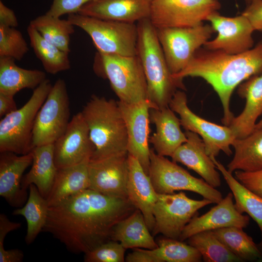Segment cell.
Returning a JSON list of instances; mask_svg holds the SVG:
<instances>
[{
  "instance_id": "obj_1",
  "label": "cell",
  "mask_w": 262,
  "mask_h": 262,
  "mask_svg": "<svg viewBox=\"0 0 262 262\" xmlns=\"http://www.w3.org/2000/svg\"><path fill=\"white\" fill-rule=\"evenodd\" d=\"M136 209L128 198L87 189L49 207L42 231L72 253L85 254L111 240L115 225Z\"/></svg>"
},
{
  "instance_id": "obj_2",
  "label": "cell",
  "mask_w": 262,
  "mask_h": 262,
  "mask_svg": "<svg viewBox=\"0 0 262 262\" xmlns=\"http://www.w3.org/2000/svg\"><path fill=\"white\" fill-rule=\"evenodd\" d=\"M262 74V40L244 52L230 54L221 50L199 49L187 66L173 77H199L217 94L223 110L222 122L229 126L234 115L230 98L235 88L249 78Z\"/></svg>"
},
{
  "instance_id": "obj_3",
  "label": "cell",
  "mask_w": 262,
  "mask_h": 262,
  "mask_svg": "<svg viewBox=\"0 0 262 262\" xmlns=\"http://www.w3.org/2000/svg\"><path fill=\"white\" fill-rule=\"evenodd\" d=\"M136 55L142 63L147 87L151 108L169 107L178 88L184 90L182 81L175 79L167 64L156 28L149 18L137 23Z\"/></svg>"
},
{
  "instance_id": "obj_4",
  "label": "cell",
  "mask_w": 262,
  "mask_h": 262,
  "mask_svg": "<svg viewBox=\"0 0 262 262\" xmlns=\"http://www.w3.org/2000/svg\"><path fill=\"white\" fill-rule=\"evenodd\" d=\"M81 113L95 146L91 160L128 152L127 128L118 101L93 95Z\"/></svg>"
},
{
  "instance_id": "obj_5",
  "label": "cell",
  "mask_w": 262,
  "mask_h": 262,
  "mask_svg": "<svg viewBox=\"0 0 262 262\" xmlns=\"http://www.w3.org/2000/svg\"><path fill=\"white\" fill-rule=\"evenodd\" d=\"M93 68L98 76L109 80L119 101L131 103L147 99V81L137 55L127 56L98 51Z\"/></svg>"
},
{
  "instance_id": "obj_6",
  "label": "cell",
  "mask_w": 262,
  "mask_h": 262,
  "mask_svg": "<svg viewBox=\"0 0 262 262\" xmlns=\"http://www.w3.org/2000/svg\"><path fill=\"white\" fill-rule=\"evenodd\" d=\"M52 86L47 79L33 89L31 98L22 107L0 119V153L11 152L23 155L31 151L35 118Z\"/></svg>"
},
{
  "instance_id": "obj_7",
  "label": "cell",
  "mask_w": 262,
  "mask_h": 262,
  "mask_svg": "<svg viewBox=\"0 0 262 262\" xmlns=\"http://www.w3.org/2000/svg\"><path fill=\"white\" fill-rule=\"evenodd\" d=\"M67 19L89 35L98 52L136 55L137 24L101 19L78 13L68 15Z\"/></svg>"
},
{
  "instance_id": "obj_8",
  "label": "cell",
  "mask_w": 262,
  "mask_h": 262,
  "mask_svg": "<svg viewBox=\"0 0 262 262\" xmlns=\"http://www.w3.org/2000/svg\"><path fill=\"white\" fill-rule=\"evenodd\" d=\"M148 176L158 194L191 191L216 204L223 198L221 193L203 179L194 177L177 163L158 155L152 148L150 150Z\"/></svg>"
},
{
  "instance_id": "obj_9",
  "label": "cell",
  "mask_w": 262,
  "mask_h": 262,
  "mask_svg": "<svg viewBox=\"0 0 262 262\" xmlns=\"http://www.w3.org/2000/svg\"><path fill=\"white\" fill-rule=\"evenodd\" d=\"M69 117L66 83L64 80L58 79L37 114L32 133V147L54 144L66 130Z\"/></svg>"
},
{
  "instance_id": "obj_10",
  "label": "cell",
  "mask_w": 262,
  "mask_h": 262,
  "mask_svg": "<svg viewBox=\"0 0 262 262\" xmlns=\"http://www.w3.org/2000/svg\"><path fill=\"white\" fill-rule=\"evenodd\" d=\"M156 31L173 75L187 66L195 52L215 33L211 25L203 23L193 27L156 28Z\"/></svg>"
},
{
  "instance_id": "obj_11",
  "label": "cell",
  "mask_w": 262,
  "mask_h": 262,
  "mask_svg": "<svg viewBox=\"0 0 262 262\" xmlns=\"http://www.w3.org/2000/svg\"><path fill=\"white\" fill-rule=\"evenodd\" d=\"M213 202L207 199L195 200L185 193L158 194L153 213L155 218L153 235L179 239L186 225L197 212Z\"/></svg>"
},
{
  "instance_id": "obj_12",
  "label": "cell",
  "mask_w": 262,
  "mask_h": 262,
  "mask_svg": "<svg viewBox=\"0 0 262 262\" xmlns=\"http://www.w3.org/2000/svg\"><path fill=\"white\" fill-rule=\"evenodd\" d=\"M169 107L179 115L181 126L185 131L201 137L209 156L216 157L221 151L231 155L230 147L236 137L229 126L218 125L195 114L187 105L186 94L180 90L176 92Z\"/></svg>"
},
{
  "instance_id": "obj_13",
  "label": "cell",
  "mask_w": 262,
  "mask_h": 262,
  "mask_svg": "<svg viewBox=\"0 0 262 262\" xmlns=\"http://www.w3.org/2000/svg\"><path fill=\"white\" fill-rule=\"evenodd\" d=\"M220 7L217 0H153L149 18L156 28L193 27Z\"/></svg>"
},
{
  "instance_id": "obj_14",
  "label": "cell",
  "mask_w": 262,
  "mask_h": 262,
  "mask_svg": "<svg viewBox=\"0 0 262 262\" xmlns=\"http://www.w3.org/2000/svg\"><path fill=\"white\" fill-rule=\"evenodd\" d=\"M87 125L80 112L70 120L63 134L54 143L58 169L88 162L95 151Z\"/></svg>"
},
{
  "instance_id": "obj_15",
  "label": "cell",
  "mask_w": 262,
  "mask_h": 262,
  "mask_svg": "<svg viewBox=\"0 0 262 262\" xmlns=\"http://www.w3.org/2000/svg\"><path fill=\"white\" fill-rule=\"evenodd\" d=\"M207 20L211 22L217 35L204 45L206 49L235 54L253 47L252 34L254 30L248 19L243 15L228 17L216 12L211 15Z\"/></svg>"
},
{
  "instance_id": "obj_16",
  "label": "cell",
  "mask_w": 262,
  "mask_h": 262,
  "mask_svg": "<svg viewBox=\"0 0 262 262\" xmlns=\"http://www.w3.org/2000/svg\"><path fill=\"white\" fill-rule=\"evenodd\" d=\"M128 155L125 152L90 160L89 189L108 196L128 198Z\"/></svg>"
},
{
  "instance_id": "obj_17",
  "label": "cell",
  "mask_w": 262,
  "mask_h": 262,
  "mask_svg": "<svg viewBox=\"0 0 262 262\" xmlns=\"http://www.w3.org/2000/svg\"><path fill=\"white\" fill-rule=\"evenodd\" d=\"M118 103L127 128L128 153L138 160L148 175L150 150L148 145L150 104L147 99L131 103L119 100Z\"/></svg>"
},
{
  "instance_id": "obj_18",
  "label": "cell",
  "mask_w": 262,
  "mask_h": 262,
  "mask_svg": "<svg viewBox=\"0 0 262 262\" xmlns=\"http://www.w3.org/2000/svg\"><path fill=\"white\" fill-rule=\"evenodd\" d=\"M233 197L232 193H229L208 212L199 216L196 214L185 227L179 240L183 241L206 230L230 227L246 228L249 224V217L237 211Z\"/></svg>"
},
{
  "instance_id": "obj_19",
  "label": "cell",
  "mask_w": 262,
  "mask_h": 262,
  "mask_svg": "<svg viewBox=\"0 0 262 262\" xmlns=\"http://www.w3.org/2000/svg\"><path fill=\"white\" fill-rule=\"evenodd\" d=\"M153 0H93L78 14L104 20L133 23L149 18Z\"/></svg>"
},
{
  "instance_id": "obj_20",
  "label": "cell",
  "mask_w": 262,
  "mask_h": 262,
  "mask_svg": "<svg viewBox=\"0 0 262 262\" xmlns=\"http://www.w3.org/2000/svg\"><path fill=\"white\" fill-rule=\"evenodd\" d=\"M31 152L19 155L11 152L0 155V196L12 207L20 208L27 200V191L21 186L22 176L32 164Z\"/></svg>"
},
{
  "instance_id": "obj_21",
  "label": "cell",
  "mask_w": 262,
  "mask_h": 262,
  "mask_svg": "<svg viewBox=\"0 0 262 262\" xmlns=\"http://www.w3.org/2000/svg\"><path fill=\"white\" fill-rule=\"evenodd\" d=\"M128 175L127 182L128 198L137 209L141 211L147 225L152 231L155 226L153 210L157 200L150 177L144 170L138 160L128 154Z\"/></svg>"
},
{
  "instance_id": "obj_22",
  "label": "cell",
  "mask_w": 262,
  "mask_h": 262,
  "mask_svg": "<svg viewBox=\"0 0 262 262\" xmlns=\"http://www.w3.org/2000/svg\"><path fill=\"white\" fill-rule=\"evenodd\" d=\"M185 134L187 140L171 156L172 161L180 163L194 170L212 187H219L221 184L219 173L207 154L202 139L190 131H185Z\"/></svg>"
},
{
  "instance_id": "obj_23",
  "label": "cell",
  "mask_w": 262,
  "mask_h": 262,
  "mask_svg": "<svg viewBox=\"0 0 262 262\" xmlns=\"http://www.w3.org/2000/svg\"><path fill=\"white\" fill-rule=\"evenodd\" d=\"M149 120L155 125L156 131L149 142L158 155L171 157L176 150L187 141L185 132L180 128V119L169 107L150 108Z\"/></svg>"
},
{
  "instance_id": "obj_24",
  "label": "cell",
  "mask_w": 262,
  "mask_h": 262,
  "mask_svg": "<svg viewBox=\"0 0 262 262\" xmlns=\"http://www.w3.org/2000/svg\"><path fill=\"white\" fill-rule=\"evenodd\" d=\"M238 93L246 99L245 106L240 115L234 116L229 126L236 138H242L254 131L257 120L262 114V74L241 83Z\"/></svg>"
},
{
  "instance_id": "obj_25",
  "label": "cell",
  "mask_w": 262,
  "mask_h": 262,
  "mask_svg": "<svg viewBox=\"0 0 262 262\" xmlns=\"http://www.w3.org/2000/svg\"><path fill=\"white\" fill-rule=\"evenodd\" d=\"M32 166L23 178L21 186L27 191L31 184L36 186L41 195L48 196L58 170L54 155V144L35 147L31 150Z\"/></svg>"
},
{
  "instance_id": "obj_26",
  "label": "cell",
  "mask_w": 262,
  "mask_h": 262,
  "mask_svg": "<svg viewBox=\"0 0 262 262\" xmlns=\"http://www.w3.org/2000/svg\"><path fill=\"white\" fill-rule=\"evenodd\" d=\"M149 231L143 214L136 209L115 225L111 240L119 242L126 249H154L158 245Z\"/></svg>"
},
{
  "instance_id": "obj_27",
  "label": "cell",
  "mask_w": 262,
  "mask_h": 262,
  "mask_svg": "<svg viewBox=\"0 0 262 262\" xmlns=\"http://www.w3.org/2000/svg\"><path fill=\"white\" fill-rule=\"evenodd\" d=\"M89 162L58 169L53 185L46 198L49 207L89 189Z\"/></svg>"
},
{
  "instance_id": "obj_28",
  "label": "cell",
  "mask_w": 262,
  "mask_h": 262,
  "mask_svg": "<svg viewBox=\"0 0 262 262\" xmlns=\"http://www.w3.org/2000/svg\"><path fill=\"white\" fill-rule=\"evenodd\" d=\"M15 61L0 57V93L14 96L23 89H34L47 79L44 71L23 68Z\"/></svg>"
},
{
  "instance_id": "obj_29",
  "label": "cell",
  "mask_w": 262,
  "mask_h": 262,
  "mask_svg": "<svg viewBox=\"0 0 262 262\" xmlns=\"http://www.w3.org/2000/svg\"><path fill=\"white\" fill-rule=\"evenodd\" d=\"M232 146L234 154L227 165L230 173L254 172L262 168V128L255 129L244 138H236Z\"/></svg>"
},
{
  "instance_id": "obj_30",
  "label": "cell",
  "mask_w": 262,
  "mask_h": 262,
  "mask_svg": "<svg viewBox=\"0 0 262 262\" xmlns=\"http://www.w3.org/2000/svg\"><path fill=\"white\" fill-rule=\"evenodd\" d=\"M211 158L231 191L236 209L241 213L248 214L257 224L262 237L259 246L262 250V197L239 182L215 157Z\"/></svg>"
},
{
  "instance_id": "obj_31",
  "label": "cell",
  "mask_w": 262,
  "mask_h": 262,
  "mask_svg": "<svg viewBox=\"0 0 262 262\" xmlns=\"http://www.w3.org/2000/svg\"><path fill=\"white\" fill-rule=\"evenodd\" d=\"M29 195L24 206L13 212L15 215L23 216L27 223V230L25 241L30 245L42 231L46 223L49 206L47 199L40 193L36 186L31 184L29 187Z\"/></svg>"
},
{
  "instance_id": "obj_32",
  "label": "cell",
  "mask_w": 262,
  "mask_h": 262,
  "mask_svg": "<svg viewBox=\"0 0 262 262\" xmlns=\"http://www.w3.org/2000/svg\"><path fill=\"white\" fill-rule=\"evenodd\" d=\"M27 33L31 46L47 73L54 75L70 69L68 52L61 50L46 40L30 24L27 28Z\"/></svg>"
},
{
  "instance_id": "obj_33",
  "label": "cell",
  "mask_w": 262,
  "mask_h": 262,
  "mask_svg": "<svg viewBox=\"0 0 262 262\" xmlns=\"http://www.w3.org/2000/svg\"><path fill=\"white\" fill-rule=\"evenodd\" d=\"M216 236L242 262L262 260V250L243 228L230 227L213 230Z\"/></svg>"
},
{
  "instance_id": "obj_34",
  "label": "cell",
  "mask_w": 262,
  "mask_h": 262,
  "mask_svg": "<svg viewBox=\"0 0 262 262\" xmlns=\"http://www.w3.org/2000/svg\"><path fill=\"white\" fill-rule=\"evenodd\" d=\"M29 24L46 40L64 51L70 52V38L74 33V26L67 19L46 13L31 20Z\"/></svg>"
},
{
  "instance_id": "obj_35",
  "label": "cell",
  "mask_w": 262,
  "mask_h": 262,
  "mask_svg": "<svg viewBox=\"0 0 262 262\" xmlns=\"http://www.w3.org/2000/svg\"><path fill=\"white\" fill-rule=\"evenodd\" d=\"M205 262H237L241 259L232 253L216 236L213 230L197 233L188 239Z\"/></svg>"
},
{
  "instance_id": "obj_36",
  "label": "cell",
  "mask_w": 262,
  "mask_h": 262,
  "mask_svg": "<svg viewBox=\"0 0 262 262\" xmlns=\"http://www.w3.org/2000/svg\"><path fill=\"white\" fill-rule=\"evenodd\" d=\"M158 247L148 249L157 262H199L202 257L198 250L179 239L163 238L157 243Z\"/></svg>"
},
{
  "instance_id": "obj_37",
  "label": "cell",
  "mask_w": 262,
  "mask_h": 262,
  "mask_svg": "<svg viewBox=\"0 0 262 262\" xmlns=\"http://www.w3.org/2000/svg\"><path fill=\"white\" fill-rule=\"evenodd\" d=\"M28 44L15 28L0 26V57L21 60L28 52Z\"/></svg>"
},
{
  "instance_id": "obj_38",
  "label": "cell",
  "mask_w": 262,
  "mask_h": 262,
  "mask_svg": "<svg viewBox=\"0 0 262 262\" xmlns=\"http://www.w3.org/2000/svg\"><path fill=\"white\" fill-rule=\"evenodd\" d=\"M125 248L117 241L110 240L84 254L85 262H123Z\"/></svg>"
},
{
  "instance_id": "obj_39",
  "label": "cell",
  "mask_w": 262,
  "mask_h": 262,
  "mask_svg": "<svg viewBox=\"0 0 262 262\" xmlns=\"http://www.w3.org/2000/svg\"><path fill=\"white\" fill-rule=\"evenodd\" d=\"M93 0H52L49 9L46 13L60 17L66 14L78 13L85 4Z\"/></svg>"
},
{
  "instance_id": "obj_40",
  "label": "cell",
  "mask_w": 262,
  "mask_h": 262,
  "mask_svg": "<svg viewBox=\"0 0 262 262\" xmlns=\"http://www.w3.org/2000/svg\"><path fill=\"white\" fill-rule=\"evenodd\" d=\"M234 177L246 188L262 197V168L254 172H234Z\"/></svg>"
},
{
  "instance_id": "obj_41",
  "label": "cell",
  "mask_w": 262,
  "mask_h": 262,
  "mask_svg": "<svg viewBox=\"0 0 262 262\" xmlns=\"http://www.w3.org/2000/svg\"><path fill=\"white\" fill-rule=\"evenodd\" d=\"M242 14L248 19L254 31L262 33V0H252Z\"/></svg>"
},
{
  "instance_id": "obj_42",
  "label": "cell",
  "mask_w": 262,
  "mask_h": 262,
  "mask_svg": "<svg viewBox=\"0 0 262 262\" xmlns=\"http://www.w3.org/2000/svg\"><path fill=\"white\" fill-rule=\"evenodd\" d=\"M21 225L20 223L11 221L5 214H0V251L4 249L3 243L7 234L18 229Z\"/></svg>"
},
{
  "instance_id": "obj_43",
  "label": "cell",
  "mask_w": 262,
  "mask_h": 262,
  "mask_svg": "<svg viewBox=\"0 0 262 262\" xmlns=\"http://www.w3.org/2000/svg\"><path fill=\"white\" fill-rule=\"evenodd\" d=\"M18 25L14 12L0 1V26L16 28Z\"/></svg>"
},
{
  "instance_id": "obj_44",
  "label": "cell",
  "mask_w": 262,
  "mask_h": 262,
  "mask_svg": "<svg viewBox=\"0 0 262 262\" xmlns=\"http://www.w3.org/2000/svg\"><path fill=\"white\" fill-rule=\"evenodd\" d=\"M125 260L127 262H157L148 249L140 248H134L131 253L128 254Z\"/></svg>"
},
{
  "instance_id": "obj_45",
  "label": "cell",
  "mask_w": 262,
  "mask_h": 262,
  "mask_svg": "<svg viewBox=\"0 0 262 262\" xmlns=\"http://www.w3.org/2000/svg\"><path fill=\"white\" fill-rule=\"evenodd\" d=\"M14 96L0 93V117L14 112L17 109Z\"/></svg>"
},
{
  "instance_id": "obj_46",
  "label": "cell",
  "mask_w": 262,
  "mask_h": 262,
  "mask_svg": "<svg viewBox=\"0 0 262 262\" xmlns=\"http://www.w3.org/2000/svg\"><path fill=\"white\" fill-rule=\"evenodd\" d=\"M23 258V252L18 249L0 251V262H21Z\"/></svg>"
},
{
  "instance_id": "obj_47",
  "label": "cell",
  "mask_w": 262,
  "mask_h": 262,
  "mask_svg": "<svg viewBox=\"0 0 262 262\" xmlns=\"http://www.w3.org/2000/svg\"><path fill=\"white\" fill-rule=\"evenodd\" d=\"M262 128V118L257 122L255 129H259Z\"/></svg>"
},
{
  "instance_id": "obj_48",
  "label": "cell",
  "mask_w": 262,
  "mask_h": 262,
  "mask_svg": "<svg viewBox=\"0 0 262 262\" xmlns=\"http://www.w3.org/2000/svg\"><path fill=\"white\" fill-rule=\"evenodd\" d=\"M246 0V3L247 4H248V3H250V2L252 0Z\"/></svg>"
}]
</instances>
